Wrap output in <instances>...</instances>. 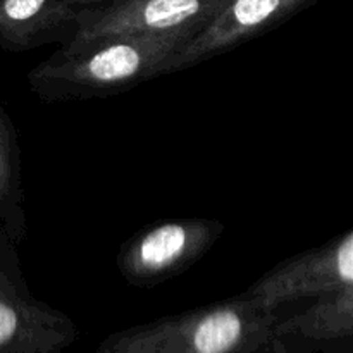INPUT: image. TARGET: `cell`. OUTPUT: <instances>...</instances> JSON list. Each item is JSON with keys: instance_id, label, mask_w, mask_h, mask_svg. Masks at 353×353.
<instances>
[{"instance_id": "10", "label": "cell", "mask_w": 353, "mask_h": 353, "mask_svg": "<svg viewBox=\"0 0 353 353\" xmlns=\"http://www.w3.org/2000/svg\"><path fill=\"white\" fill-rule=\"evenodd\" d=\"M0 224L14 245L26 238L21 147L12 119L0 102Z\"/></svg>"}, {"instance_id": "7", "label": "cell", "mask_w": 353, "mask_h": 353, "mask_svg": "<svg viewBox=\"0 0 353 353\" xmlns=\"http://www.w3.org/2000/svg\"><path fill=\"white\" fill-rule=\"evenodd\" d=\"M78 338L74 321L28 286L0 288V353H65Z\"/></svg>"}, {"instance_id": "3", "label": "cell", "mask_w": 353, "mask_h": 353, "mask_svg": "<svg viewBox=\"0 0 353 353\" xmlns=\"http://www.w3.org/2000/svg\"><path fill=\"white\" fill-rule=\"evenodd\" d=\"M223 233L224 224L207 217L162 221L124 241L117 269L131 286L154 288L192 268Z\"/></svg>"}, {"instance_id": "8", "label": "cell", "mask_w": 353, "mask_h": 353, "mask_svg": "<svg viewBox=\"0 0 353 353\" xmlns=\"http://www.w3.org/2000/svg\"><path fill=\"white\" fill-rule=\"evenodd\" d=\"M272 338L305 353H353V286L317 296L302 312L281 317Z\"/></svg>"}, {"instance_id": "1", "label": "cell", "mask_w": 353, "mask_h": 353, "mask_svg": "<svg viewBox=\"0 0 353 353\" xmlns=\"http://www.w3.org/2000/svg\"><path fill=\"white\" fill-rule=\"evenodd\" d=\"M186 34H105L69 40L28 72V83L45 102L119 95L162 76L171 54Z\"/></svg>"}, {"instance_id": "12", "label": "cell", "mask_w": 353, "mask_h": 353, "mask_svg": "<svg viewBox=\"0 0 353 353\" xmlns=\"http://www.w3.org/2000/svg\"><path fill=\"white\" fill-rule=\"evenodd\" d=\"M65 2H68L69 6H72V7H76V9H79V7L97 6V3H105V2H110V0H65Z\"/></svg>"}, {"instance_id": "9", "label": "cell", "mask_w": 353, "mask_h": 353, "mask_svg": "<svg viewBox=\"0 0 353 353\" xmlns=\"http://www.w3.org/2000/svg\"><path fill=\"white\" fill-rule=\"evenodd\" d=\"M78 30V9L65 0H0V47L30 52L64 45Z\"/></svg>"}, {"instance_id": "2", "label": "cell", "mask_w": 353, "mask_h": 353, "mask_svg": "<svg viewBox=\"0 0 353 353\" xmlns=\"http://www.w3.org/2000/svg\"><path fill=\"white\" fill-rule=\"evenodd\" d=\"M281 317L241 293L116 331L92 353H245L271 340Z\"/></svg>"}, {"instance_id": "4", "label": "cell", "mask_w": 353, "mask_h": 353, "mask_svg": "<svg viewBox=\"0 0 353 353\" xmlns=\"http://www.w3.org/2000/svg\"><path fill=\"white\" fill-rule=\"evenodd\" d=\"M228 0H110L79 7L71 40L105 34H186L203 30Z\"/></svg>"}, {"instance_id": "6", "label": "cell", "mask_w": 353, "mask_h": 353, "mask_svg": "<svg viewBox=\"0 0 353 353\" xmlns=\"http://www.w3.org/2000/svg\"><path fill=\"white\" fill-rule=\"evenodd\" d=\"M319 0H228L216 17L171 54L162 76L193 68L281 26Z\"/></svg>"}, {"instance_id": "11", "label": "cell", "mask_w": 353, "mask_h": 353, "mask_svg": "<svg viewBox=\"0 0 353 353\" xmlns=\"http://www.w3.org/2000/svg\"><path fill=\"white\" fill-rule=\"evenodd\" d=\"M245 353H305V352L293 350V348L286 347L285 343H281V341L276 340V338H271V340H268L265 343H262L261 347L254 348V350H248Z\"/></svg>"}, {"instance_id": "5", "label": "cell", "mask_w": 353, "mask_h": 353, "mask_svg": "<svg viewBox=\"0 0 353 353\" xmlns=\"http://www.w3.org/2000/svg\"><path fill=\"white\" fill-rule=\"evenodd\" d=\"M353 286V230L326 245L279 262L245 292L271 310Z\"/></svg>"}]
</instances>
